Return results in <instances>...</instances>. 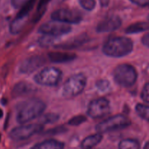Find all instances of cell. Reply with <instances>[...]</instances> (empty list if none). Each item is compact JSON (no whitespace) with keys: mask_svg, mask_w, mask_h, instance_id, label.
Segmentation results:
<instances>
[{"mask_svg":"<svg viewBox=\"0 0 149 149\" xmlns=\"http://www.w3.org/2000/svg\"><path fill=\"white\" fill-rule=\"evenodd\" d=\"M133 49V43L125 36H114L108 39L103 46V52L113 58H122L129 55Z\"/></svg>","mask_w":149,"mask_h":149,"instance_id":"obj_1","label":"cell"},{"mask_svg":"<svg viewBox=\"0 0 149 149\" xmlns=\"http://www.w3.org/2000/svg\"><path fill=\"white\" fill-rule=\"evenodd\" d=\"M46 109V104L39 99H31L20 105L17 113L19 124H26L42 116Z\"/></svg>","mask_w":149,"mask_h":149,"instance_id":"obj_2","label":"cell"},{"mask_svg":"<svg viewBox=\"0 0 149 149\" xmlns=\"http://www.w3.org/2000/svg\"><path fill=\"white\" fill-rule=\"evenodd\" d=\"M113 76L117 84L123 87H132L138 79V73L135 68L127 63L117 65L113 70Z\"/></svg>","mask_w":149,"mask_h":149,"instance_id":"obj_3","label":"cell"},{"mask_svg":"<svg viewBox=\"0 0 149 149\" xmlns=\"http://www.w3.org/2000/svg\"><path fill=\"white\" fill-rule=\"evenodd\" d=\"M87 84V78L83 74L70 77L63 84L61 94L65 98H72L82 93Z\"/></svg>","mask_w":149,"mask_h":149,"instance_id":"obj_4","label":"cell"},{"mask_svg":"<svg viewBox=\"0 0 149 149\" xmlns=\"http://www.w3.org/2000/svg\"><path fill=\"white\" fill-rule=\"evenodd\" d=\"M62 71L55 67H46L34 76L35 82L42 86L55 87L62 79Z\"/></svg>","mask_w":149,"mask_h":149,"instance_id":"obj_5","label":"cell"},{"mask_svg":"<svg viewBox=\"0 0 149 149\" xmlns=\"http://www.w3.org/2000/svg\"><path fill=\"white\" fill-rule=\"evenodd\" d=\"M131 125V122L129 118L122 114H117L97 124L95 127V130L97 133H106L108 132L117 130L127 127Z\"/></svg>","mask_w":149,"mask_h":149,"instance_id":"obj_6","label":"cell"},{"mask_svg":"<svg viewBox=\"0 0 149 149\" xmlns=\"http://www.w3.org/2000/svg\"><path fill=\"white\" fill-rule=\"evenodd\" d=\"M71 31V27L68 24L61 23V22L53 21L47 22L41 25L38 31L45 36L57 37L69 33Z\"/></svg>","mask_w":149,"mask_h":149,"instance_id":"obj_7","label":"cell"},{"mask_svg":"<svg viewBox=\"0 0 149 149\" xmlns=\"http://www.w3.org/2000/svg\"><path fill=\"white\" fill-rule=\"evenodd\" d=\"M42 130L43 125L41 124H31L14 128L10 131L9 135L15 141H22L28 139L32 135L41 132Z\"/></svg>","mask_w":149,"mask_h":149,"instance_id":"obj_8","label":"cell"},{"mask_svg":"<svg viewBox=\"0 0 149 149\" xmlns=\"http://www.w3.org/2000/svg\"><path fill=\"white\" fill-rule=\"evenodd\" d=\"M110 111V103L104 97L92 100L87 107V115L93 119L103 118L109 114Z\"/></svg>","mask_w":149,"mask_h":149,"instance_id":"obj_9","label":"cell"},{"mask_svg":"<svg viewBox=\"0 0 149 149\" xmlns=\"http://www.w3.org/2000/svg\"><path fill=\"white\" fill-rule=\"evenodd\" d=\"M51 18L65 24H77L81 21L82 16L76 10L62 8L54 11L51 15Z\"/></svg>","mask_w":149,"mask_h":149,"instance_id":"obj_10","label":"cell"},{"mask_svg":"<svg viewBox=\"0 0 149 149\" xmlns=\"http://www.w3.org/2000/svg\"><path fill=\"white\" fill-rule=\"evenodd\" d=\"M45 58L42 55H33L26 58L21 63L19 71L23 74H31L42 67L45 63Z\"/></svg>","mask_w":149,"mask_h":149,"instance_id":"obj_11","label":"cell"},{"mask_svg":"<svg viewBox=\"0 0 149 149\" xmlns=\"http://www.w3.org/2000/svg\"><path fill=\"white\" fill-rule=\"evenodd\" d=\"M122 26V20L116 15L110 16L103 19L97 24L96 31L98 33H108L117 30Z\"/></svg>","mask_w":149,"mask_h":149,"instance_id":"obj_12","label":"cell"},{"mask_svg":"<svg viewBox=\"0 0 149 149\" xmlns=\"http://www.w3.org/2000/svg\"><path fill=\"white\" fill-rule=\"evenodd\" d=\"M35 90L34 86L26 81H20L14 86L13 89V96L14 97H22L31 94Z\"/></svg>","mask_w":149,"mask_h":149,"instance_id":"obj_13","label":"cell"},{"mask_svg":"<svg viewBox=\"0 0 149 149\" xmlns=\"http://www.w3.org/2000/svg\"><path fill=\"white\" fill-rule=\"evenodd\" d=\"M76 55L70 52H52L48 54V58L52 62L57 63H67L74 61L76 58Z\"/></svg>","mask_w":149,"mask_h":149,"instance_id":"obj_14","label":"cell"},{"mask_svg":"<svg viewBox=\"0 0 149 149\" xmlns=\"http://www.w3.org/2000/svg\"><path fill=\"white\" fill-rule=\"evenodd\" d=\"M87 41V37L85 35H81V36H77L72 39L67 41L64 43L55 46V47L58 49H71L74 48H77L81 45H84Z\"/></svg>","mask_w":149,"mask_h":149,"instance_id":"obj_15","label":"cell"},{"mask_svg":"<svg viewBox=\"0 0 149 149\" xmlns=\"http://www.w3.org/2000/svg\"><path fill=\"white\" fill-rule=\"evenodd\" d=\"M64 145L63 143L56 140H47L39 143L31 147L30 149H63Z\"/></svg>","mask_w":149,"mask_h":149,"instance_id":"obj_16","label":"cell"},{"mask_svg":"<svg viewBox=\"0 0 149 149\" xmlns=\"http://www.w3.org/2000/svg\"><path fill=\"white\" fill-rule=\"evenodd\" d=\"M102 139H103L102 134L96 133L95 135H90L83 140L81 143V146L82 149H92L93 147L100 143Z\"/></svg>","mask_w":149,"mask_h":149,"instance_id":"obj_17","label":"cell"},{"mask_svg":"<svg viewBox=\"0 0 149 149\" xmlns=\"http://www.w3.org/2000/svg\"><path fill=\"white\" fill-rule=\"evenodd\" d=\"M28 17H16L10 25V31L12 34H17L24 27Z\"/></svg>","mask_w":149,"mask_h":149,"instance_id":"obj_18","label":"cell"},{"mask_svg":"<svg viewBox=\"0 0 149 149\" xmlns=\"http://www.w3.org/2000/svg\"><path fill=\"white\" fill-rule=\"evenodd\" d=\"M149 29V23L146 22H138L128 26L125 30V33L132 34V33H141L146 31Z\"/></svg>","mask_w":149,"mask_h":149,"instance_id":"obj_19","label":"cell"},{"mask_svg":"<svg viewBox=\"0 0 149 149\" xmlns=\"http://www.w3.org/2000/svg\"><path fill=\"white\" fill-rule=\"evenodd\" d=\"M139 142L134 139L122 140L119 144V149H140Z\"/></svg>","mask_w":149,"mask_h":149,"instance_id":"obj_20","label":"cell"},{"mask_svg":"<svg viewBox=\"0 0 149 149\" xmlns=\"http://www.w3.org/2000/svg\"><path fill=\"white\" fill-rule=\"evenodd\" d=\"M35 2H36V0H29L28 1H26V2L22 6L21 10H20V12H19L18 14L17 15L16 17H28L29 13L31 11L33 6H34Z\"/></svg>","mask_w":149,"mask_h":149,"instance_id":"obj_21","label":"cell"},{"mask_svg":"<svg viewBox=\"0 0 149 149\" xmlns=\"http://www.w3.org/2000/svg\"><path fill=\"white\" fill-rule=\"evenodd\" d=\"M135 111L138 116L145 120L149 121V106L138 103L135 106Z\"/></svg>","mask_w":149,"mask_h":149,"instance_id":"obj_22","label":"cell"},{"mask_svg":"<svg viewBox=\"0 0 149 149\" xmlns=\"http://www.w3.org/2000/svg\"><path fill=\"white\" fill-rule=\"evenodd\" d=\"M59 119V115L53 113H48L42 116L39 121V124H52L55 123Z\"/></svg>","mask_w":149,"mask_h":149,"instance_id":"obj_23","label":"cell"},{"mask_svg":"<svg viewBox=\"0 0 149 149\" xmlns=\"http://www.w3.org/2000/svg\"><path fill=\"white\" fill-rule=\"evenodd\" d=\"M87 121V117L83 115H79V116H74L68 121V124L71 126H79Z\"/></svg>","mask_w":149,"mask_h":149,"instance_id":"obj_24","label":"cell"},{"mask_svg":"<svg viewBox=\"0 0 149 149\" xmlns=\"http://www.w3.org/2000/svg\"><path fill=\"white\" fill-rule=\"evenodd\" d=\"M81 7L88 11H92L96 6L95 0H79Z\"/></svg>","mask_w":149,"mask_h":149,"instance_id":"obj_25","label":"cell"},{"mask_svg":"<svg viewBox=\"0 0 149 149\" xmlns=\"http://www.w3.org/2000/svg\"><path fill=\"white\" fill-rule=\"evenodd\" d=\"M110 83L109 82L108 80L106 79H100L96 82V87L100 91L104 92L109 89Z\"/></svg>","mask_w":149,"mask_h":149,"instance_id":"obj_26","label":"cell"},{"mask_svg":"<svg viewBox=\"0 0 149 149\" xmlns=\"http://www.w3.org/2000/svg\"><path fill=\"white\" fill-rule=\"evenodd\" d=\"M141 97L144 102L149 103V82L146 83L144 85L142 92H141Z\"/></svg>","mask_w":149,"mask_h":149,"instance_id":"obj_27","label":"cell"},{"mask_svg":"<svg viewBox=\"0 0 149 149\" xmlns=\"http://www.w3.org/2000/svg\"><path fill=\"white\" fill-rule=\"evenodd\" d=\"M54 38L52 36H43V37L40 38L39 39V42L42 47H47L48 45H52V43L54 41Z\"/></svg>","mask_w":149,"mask_h":149,"instance_id":"obj_28","label":"cell"},{"mask_svg":"<svg viewBox=\"0 0 149 149\" xmlns=\"http://www.w3.org/2000/svg\"><path fill=\"white\" fill-rule=\"evenodd\" d=\"M132 3L141 7L149 6V0H130Z\"/></svg>","mask_w":149,"mask_h":149,"instance_id":"obj_29","label":"cell"},{"mask_svg":"<svg viewBox=\"0 0 149 149\" xmlns=\"http://www.w3.org/2000/svg\"><path fill=\"white\" fill-rule=\"evenodd\" d=\"M26 1L27 0H11L12 4L15 8H19L22 7Z\"/></svg>","mask_w":149,"mask_h":149,"instance_id":"obj_30","label":"cell"},{"mask_svg":"<svg viewBox=\"0 0 149 149\" xmlns=\"http://www.w3.org/2000/svg\"><path fill=\"white\" fill-rule=\"evenodd\" d=\"M141 42H142L143 45L149 47V33L143 36L142 39H141Z\"/></svg>","mask_w":149,"mask_h":149,"instance_id":"obj_31","label":"cell"},{"mask_svg":"<svg viewBox=\"0 0 149 149\" xmlns=\"http://www.w3.org/2000/svg\"><path fill=\"white\" fill-rule=\"evenodd\" d=\"M143 149H149V142H148L146 144Z\"/></svg>","mask_w":149,"mask_h":149,"instance_id":"obj_32","label":"cell"},{"mask_svg":"<svg viewBox=\"0 0 149 149\" xmlns=\"http://www.w3.org/2000/svg\"><path fill=\"white\" fill-rule=\"evenodd\" d=\"M2 116H3V111H2V110H1V109H0V119H1Z\"/></svg>","mask_w":149,"mask_h":149,"instance_id":"obj_33","label":"cell"},{"mask_svg":"<svg viewBox=\"0 0 149 149\" xmlns=\"http://www.w3.org/2000/svg\"><path fill=\"white\" fill-rule=\"evenodd\" d=\"M0 141H1V134H0Z\"/></svg>","mask_w":149,"mask_h":149,"instance_id":"obj_34","label":"cell"},{"mask_svg":"<svg viewBox=\"0 0 149 149\" xmlns=\"http://www.w3.org/2000/svg\"><path fill=\"white\" fill-rule=\"evenodd\" d=\"M148 20H149V15H148Z\"/></svg>","mask_w":149,"mask_h":149,"instance_id":"obj_35","label":"cell"}]
</instances>
